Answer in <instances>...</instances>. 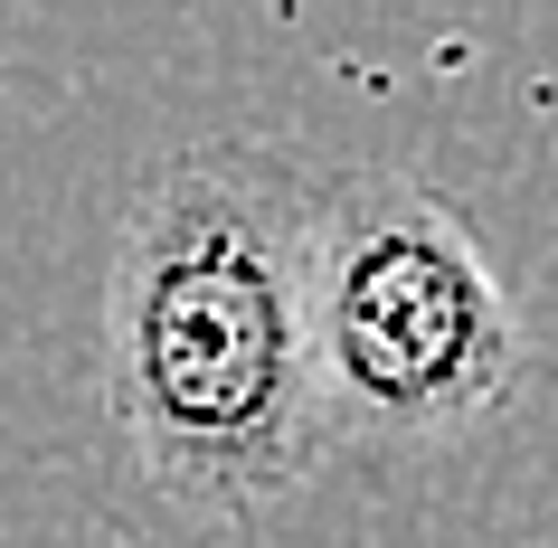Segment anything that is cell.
I'll return each mask as SVG.
<instances>
[{
    "mask_svg": "<svg viewBox=\"0 0 558 548\" xmlns=\"http://www.w3.org/2000/svg\"><path fill=\"white\" fill-rule=\"evenodd\" d=\"M313 180L294 143L161 151L105 256V426L199 539L294 511L331 454L303 350Z\"/></svg>",
    "mask_w": 558,
    "mask_h": 548,
    "instance_id": "cell-1",
    "label": "cell"
},
{
    "mask_svg": "<svg viewBox=\"0 0 558 548\" xmlns=\"http://www.w3.org/2000/svg\"><path fill=\"white\" fill-rule=\"evenodd\" d=\"M303 350L331 454L454 445L530 378V321L483 236L426 180L341 161L303 208Z\"/></svg>",
    "mask_w": 558,
    "mask_h": 548,
    "instance_id": "cell-2",
    "label": "cell"
}]
</instances>
